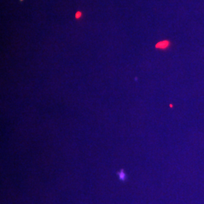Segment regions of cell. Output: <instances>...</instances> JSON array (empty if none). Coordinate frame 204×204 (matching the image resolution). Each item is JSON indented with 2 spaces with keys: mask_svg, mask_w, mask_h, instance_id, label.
<instances>
[{
  "mask_svg": "<svg viewBox=\"0 0 204 204\" xmlns=\"http://www.w3.org/2000/svg\"><path fill=\"white\" fill-rule=\"evenodd\" d=\"M168 45H169V42H168V41H165V42H163V43H160L156 45V47H160L161 48H166V47H168Z\"/></svg>",
  "mask_w": 204,
  "mask_h": 204,
  "instance_id": "obj_1",
  "label": "cell"
}]
</instances>
